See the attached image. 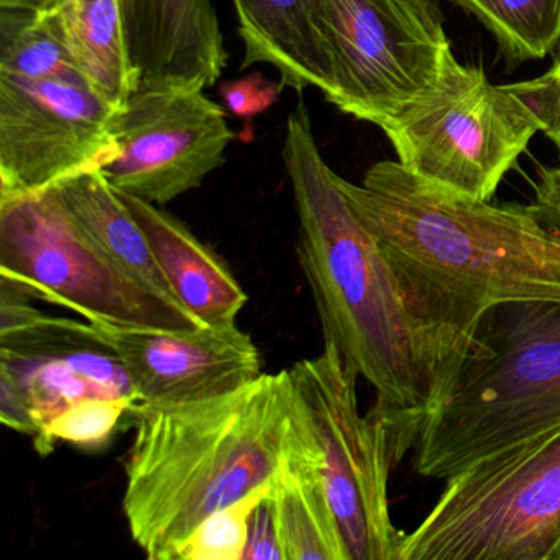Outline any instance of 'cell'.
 Masks as SVG:
<instances>
[{
    "instance_id": "cell-27",
    "label": "cell",
    "mask_w": 560,
    "mask_h": 560,
    "mask_svg": "<svg viewBox=\"0 0 560 560\" xmlns=\"http://www.w3.org/2000/svg\"><path fill=\"white\" fill-rule=\"evenodd\" d=\"M553 67H556L557 73H559L560 77V57L557 58L556 63H553ZM549 139L552 140L553 145L557 147V152H559L560 156V126L557 127L556 130H553L552 133H550Z\"/></svg>"
},
{
    "instance_id": "cell-5",
    "label": "cell",
    "mask_w": 560,
    "mask_h": 560,
    "mask_svg": "<svg viewBox=\"0 0 560 560\" xmlns=\"http://www.w3.org/2000/svg\"><path fill=\"white\" fill-rule=\"evenodd\" d=\"M560 126L556 67L536 80L491 84L481 68L445 58L431 90L380 124L396 162L421 182L491 201L536 133Z\"/></svg>"
},
{
    "instance_id": "cell-17",
    "label": "cell",
    "mask_w": 560,
    "mask_h": 560,
    "mask_svg": "<svg viewBox=\"0 0 560 560\" xmlns=\"http://www.w3.org/2000/svg\"><path fill=\"white\" fill-rule=\"evenodd\" d=\"M54 189L74 221L120 270L150 293L186 310L163 275L145 232L100 170L81 173Z\"/></svg>"
},
{
    "instance_id": "cell-13",
    "label": "cell",
    "mask_w": 560,
    "mask_h": 560,
    "mask_svg": "<svg viewBox=\"0 0 560 560\" xmlns=\"http://www.w3.org/2000/svg\"><path fill=\"white\" fill-rule=\"evenodd\" d=\"M119 4L137 91H205L221 80L229 55L212 0Z\"/></svg>"
},
{
    "instance_id": "cell-28",
    "label": "cell",
    "mask_w": 560,
    "mask_h": 560,
    "mask_svg": "<svg viewBox=\"0 0 560 560\" xmlns=\"http://www.w3.org/2000/svg\"><path fill=\"white\" fill-rule=\"evenodd\" d=\"M550 560H560V544L557 546L556 552L552 553V559Z\"/></svg>"
},
{
    "instance_id": "cell-21",
    "label": "cell",
    "mask_w": 560,
    "mask_h": 560,
    "mask_svg": "<svg viewBox=\"0 0 560 560\" xmlns=\"http://www.w3.org/2000/svg\"><path fill=\"white\" fill-rule=\"evenodd\" d=\"M127 412L136 415V408L129 401L110 396H86L54 416L42 429L35 447L42 455H47L54 451L57 441L81 447L103 445Z\"/></svg>"
},
{
    "instance_id": "cell-19",
    "label": "cell",
    "mask_w": 560,
    "mask_h": 560,
    "mask_svg": "<svg viewBox=\"0 0 560 560\" xmlns=\"http://www.w3.org/2000/svg\"><path fill=\"white\" fill-rule=\"evenodd\" d=\"M513 61L542 60L560 42V0H455Z\"/></svg>"
},
{
    "instance_id": "cell-6",
    "label": "cell",
    "mask_w": 560,
    "mask_h": 560,
    "mask_svg": "<svg viewBox=\"0 0 560 560\" xmlns=\"http://www.w3.org/2000/svg\"><path fill=\"white\" fill-rule=\"evenodd\" d=\"M119 113L44 19L0 18V198L103 168L117 153Z\"/></svg>"
},
{
    "instance_id": "cell-7",
    "label": "cell",
    "mask_w": 560,
    "mask_h": 560,
    "mask_svg": "<svg viewBox=\"0 0 560 560\" xmlns=\"http://www.w3.org/2000/svg\"><path fill=\"white\" fill-rule=\"evenodd\" d=\"M293 416L306 432L349 560H399L405 533L393 524V468L415 448L422 416L376 399L362 415L359 373L332 343L288 369Z\"/></svg>"
},
{
    "instance_id": "cell-24",
    "label": "cell",
    "mask_w": 560,
    "mask_h": 560,
    "mask_svg": "<svg viewBox=\"0 0 560 560\" xmlns=\"http://www.w3.org/2000/svg\"><path fill=\"white\" fill-rule=\"evenodd\" d=\"M244 560H287L281 544L277 511L271 500L270 485L252 514L250 534Z\"/></svg>"
},
{
    "instance_id": "cell-18",
    "label": "cell",
    "mask_w": 560,
    "mask_h": 560,
    "mask_svg": "<svg viewBox=\"0 0 560 560\" xmlns=\"http://www.w3.org/2000/svg\"><path fill=\"white\" fill-rule=\"evenodd\" d=\"M42 19L88 83L122 110L139 81L127 51L119 0H61Z\"/></svg>"
},
{
    "instance_id": "cell-23",
    "label": "cell",
    "mask_w": 560,
    "mask_h": 560,
    "mask_svg": "<svg viewBox=\"0 0 560 560\" xmlns=\"http://www.w3.org/2000/svg\"><path fill=\"white\" fill-rule=\"evenodd\" d=\"M0 419L22 434L40 438V424L35 418L31 399L9 363L0 360Z\"/></svg>"
},
{
    "instance_id": "cell-20",
    "label": "cell",
    "mask_w": 560,
    "mask_h": 560,
    "mask_svg": "<svg viewBox=\"0 0 560 560\" xmlns=\"http://www.w3.org/2000/svg\"><path fill=\"white\" fill-rule=\"evenodd\" d=\"M268 485L206 517L173 550L170 560H244L252 514Z\"/></svg>"
},
{
    "instance_id": "cell-22",
    "label": "cell",
    "mask_w": 560,
    "mask_h": 560,
    "mask_svg": "<svg viewBox=\"0 0 560 560\" xmlns=\"http://www.w3.org/2000/svg\"><path fill=\"white\" fill-rule=\"evenodd\" d=\"M287 88L281 81H270L261 73H250L241 80L228 81L219 88L225 110L242 120L254 119L258 114L270 109L281 91Z\"/></svg>"
},
{
    "instance_id": "cell-8",
    "label": "cell",
    "mask_w": 560,
    "mask_h": 560,
    "mask_svg": "<svg viewBox=\"0 0 560 560\" xmlns=\"http://www.w3.org/2000/svg\"><path fill=\"white\" fill-rule=\"evenodd\" d=\"M560 544V428L445 480L399 560H550Z\"/></svg>"
},
{
    "instance_id": "cell-11",
    "label": "cell",
    "mask_w": 560,
    "mask_h": 560,
    "mask_svg": "<svg viewBox=\"0 0 560 560\" xmlns=\"http://www.w3.org/2000/svg\"><path fill=\"white\" fill-rule=\"evenodd\" d=\"M234 139L205 91H136L117 116L116 156L100 172L117 191L166 206L221 168Z\"/></svg>"
},
{
    "instance_id": "cell-2",
    "label": "cell",
    "mask_w": 560,
    "mask_h": 560,
    "mask_svg": "<svg viewBox=\"0 0 560 560\" xmlns=\"http://www.w3.org/2000/svg\"><path fill=\"white\" fill-rule=\"evenodd\" d=\"M281 159L300 224L298 257L324 343L375 388L376 399L424 419L438 393L431 353L378 242L324 160L304 101L288 116Z\"/></svg>"
},
{
    "instance_id": "cell-26",
    "label": "cell",
    "mask_w": 560,
    "mask_h": 560,
    "mask_svg": "<svg viewBox=\"0 0 560 560\" xmlns=\"http://www.w3.org/2000/svg\"><path fill=\"white\" fill-rule=\"evenodd\" d=\"M61 0H0V15L19 19H42Z\"/></svg>"
},
{
    "instance_id": "cell-4",
    "label": "cell",
    "mask_w": 560,
    "mask_h": 560,
    "mask_svg": "<svg viewBox=\"0 0 560 560\" xmlns=\"http://www.w3.org/2000/svg\"><path fill=\"white\" fill-rule=\"evenodd\" d=\"M560 428V303L485 311L425 412L415 468L447 480L483 458Z\"/></svg>"
},
{
    "instance_id": "cell-14",
    "label": "cell",
    "mask_w": 560,
    "mask_h": 560,
    "mask_svg": "<svg viewBox=\"0 0 560 560\" xmlns=\"http://www.w3.org/2000/svg\"><path fill=\"white\" fill-rule=\"evenodd\" d=\"M119 196L145 232L153 255L179 303L205 326L237 324L248 294L229 265L199 241L188 225L163 211L162 206L126 192H119Z\"/></svg>"
},
{
    "instance_id": "cell-12",
    "label": "cell",
    "mask_w": 560,
    "mask_h": 560,
    "mask_svg": "<svg viewBox=\"0 0 560 560\" xmlns=\"http://www.w3.org/2000/svg\"><path fill=\"white\" fill-rule=\"evenodd\" d=\"M129 370L143 406H172L228 395L261 375V357L237 324L195 330L150 329L88 320Z\"/></svg>"
},
{
    "instance_id": "cell-25",
    "label": "cell",
    "mask_w": 560,
    "mask_h": 560,
    "mask_svg": "<svg viewBox=\"0 0 560 560\" xmlns=\"http://www.w3.org/2000/svg\"><path fill=\"white\" fill-rule=\"evenodd\" d=\"M530 208L540 222L560 237V165L540 170Z\"/></svg>"
},
{
    "instance_id": "cell-15",
    "label": "cell",
    "mask_w": 560,
    "mask_h": 560,
    "mask_svg": "<svg viewBox=\"0 0 560 560\" xmlns=\"http://www.w3.org/2000/svg\"><path fill=\"white\" fill-rule=\"evenodd\" d=\"M244 44L242 70L268 65L296 93L330 88L316 22V0H232Z\"/></svg>"
},
{
    "instance_id": "cell-16",
    "label": "cell",
    "mask_w": 560,
    "mask_h": 560,
    "mask_svg": "<svg viewBox=\"0 0 560 560\" xmlns=\"http://www.w3.org/2000/svg\"><path fill=\"white\" fill-rule=\"evenodd\" d=\"M270 494L287 560H349L313 445L293 406Z\"/></svg>"
},
{
    "instance_id": "cell-10",
    "label": "cell",
    "mask_w": 560,
    "mask_h": 560,
    "mask_svg": "<svg viewBox=\"0 0 560 560\" xmlns=\"http://www.w3.org/2000/svg\"><path fill=\"white\" fill-rule=\"evenodd\" d=\"M324 97L378 127L431 90L452 47L438 0H316Z\"/></svg>"
},
{
    "instance_id": "cell-9",
    "label": "cell",
    "mask_w": 560,
    "mask_h": 560,
    "mask_svg": "<svg viewBox=\"0 0 560 560\" xmlns=\"http://www.w3.org/2000/svg\"><path fill=\"white\" fill-rule=\"evenodd\" d=\"M2 284L86 320L150 329L208 327L120 270L74 221L55 189L0 198Z\"/></svg>"
},
{
    "instance_id": "cell-3",
    "label": "cell",
    "mask_w": 560,
    "mask_h": 560,
    "mask_svg": "<svg viewBox=\"0 0 560 560\" xmlns=\"http://www.w3.org/2000/svg\"><path fill=\"white\" fill-rule=\"evenodd\" d=\"M291 406L290 372L281 370L228 395L133 415L122 508L149 559L170 560L206 517L270 483Z\"/></svg>"
},
{
    "instance_id": "cell-1",
    "label": "cell",
    "mask_w": 560,
    "mask_h": 560,
    "mask_svg": "<svg viewBox=\"0 0 560 560\" xmlns=\"http://www.w3.org/2000/svg\"><path fill=\"white\" fill-rule=\"evenodd\" d=\"M339 185L398 280L438 372L435 399L485 311L560 303V237L530 205L460 198L398 162L376 163L360 185Z\"/></svg>"
}]
</instances>
